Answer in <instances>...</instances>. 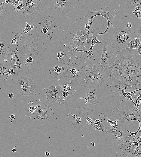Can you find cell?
Segmentation results:
<instances>
[{
  "mask_svg": "<svg viewBox=\"0 0 141 157\" xmlns=\"http://www.w3.org/2000/svg\"><path fill=\"white\" fill-rule=\"evenodd\" d=\"M50 153L49 151H46L45 152V155L47 156H49L50 155Z\"/></svg>",
  "mask_w": 141,
  "mask_h": 157,
  "instance_id": "8d00e7d4",
  "label": "cell"
},
{
  "mask_svg": "<svg viewBox=\"0 0 141 157\" xmlns=\"http://www.w3.org/2000/svg\"><path fill=\"white\" fill-rule=\"evenodd\" d=\"M118 149L123 157H141V144L134 137H127L118 144Z\"/></svg>",
  "mask_w": 141,
  "mask_h": 157,
  "instance_id": "277c9868",
  "label": "cell"
},
{
  "mask_svg": "<svg viewBox=\"0 0 141 157\" xmlns=\"http://www.w3.org/2000/svg\"><path fill=\"white\" fill-rule=\"evenodd\" d=\"M78 80L81 85L86 88L98 87L107 81L104 69L97 60L83 69L79 75Z\"/></svg>",
  "mask_w": 141,
  "mask_h": 157,
  "instance_id": "7a4b0ae2",
  "label": "cell"
},
{
  "mask_svg": "<svg viewBox=\"0 0 141 157\" xmlns=\"http://www.w3.org/2000/svg\"><path fill=\"white\" fill-rule=\"evenodd\" d=\"M32 58L30 56L29 57H27L26 58V62L27 63H31L32 62Z\"/></svg>",
  "mask_w": 141,
  "mask_h": 157,
  "instance_id": "f546056e",
  "label": "cell"
},
{
  "mask_svg": "<svg viewBox=\"0 0 141 157\" xmlns=\"http://www.w3.org/2000/svg\"><path fill=\"white\" fill-rule=\"evenodd\" d=\"M91 125L93 128L97 130L102 131H105V127L103 122L98 124H94L91 123Z\"/></svg>",
  "mask_w": 141,
  "mask_h": 157,
  "instance_id": "603a6c76",
  "label": "cell"
},
{
  "mask_svg": "<svg viewBox=\"0 0 141 157\" xmlns=\"http://www.w3.org/2000/svg\"><path fill=\"white\" fill-rule=\"evenodd\" d=\"M27 56L17 49L9 47L4 60L16 73L23 72Z\"/></svg>",
  "mask_w": 141,
  "mask_h": 157,
  "instance_id": "3957f363",
  "label": "cell"
},
{
  "mask_svg": "<svg viewBox=\"0 0 141 157\" xmlns=\"http://www.w3.org/2000/svg\"><path fill=\"white\" fill-rule=\"evenodd\" d=\"M106 136L112 143L119 144L127 137L126 134L122 130L120 126L109 125L105 128Z\"/></svg>",
  "mask_w": 141,
  "mask_h": 157,
  "instance_id": "8fae6325",
  "label": "cell"
},
{
  "mask_svg": "<svg viewBox=\"0 0 141 157\" xmlns=\"http://www.w3.org/2000/svg\"><path fill=\"white\" fill-rule=\"evenodd\" d=\"M86 119L87 120L86 123L87 124H91L92 121V119L88 117L86 118Z\"/></svg>",
  "mask_w": 141,
  "mask_h": 157,
  "instance_id": "d6a6232c",
  "label": "cell"
},
{
  "mask_svg": "<svg viewBox=\"0 0 141 157\" xmlns=\"http://www.w3.org/2000/svg\"><path fill=\"white\" fill-rule=\"evenodd\" d=\"M131 4L133 6L137 7L141 5V0H130Z\"/></svg>",
  "mask_w": 141,
  "mask_h": 157,
  "instance_id": "cb8c5ba5",
  "label": "cell"
},
{
  "mask_svg": "<svg viewBox=\"0 0 141 157\" xmlns=\"http://www.w3.org/2000/svg\"><path fill=\"white\" fill-rule=\"evenodd\" d=\"M91 29L90 27V25L88 24H85L84 27V30L87 32H90Z\"/></svg>",
  "mask_w": 141,
  "mask_h": 157,
  "instance_id": "f1b7e54d",
  "label": "cell"
},
{
  "mask_svg": "<svg viewBox=\"0 0 141 157\" xmlns=\"http://www.w3.org/2000/svg\"><path fill=\"white\" fill-rule=\"evenodd\" d=\"M62 91V87L59 84L51 85L47 88L45 93L47 100L51 103H55L60 97Z\"/></svg>",
  "mask_w": 141,
  "mask_h": 157,
  "instance_id": "5bb4252c",
  "label": "cell"
},
{
  "mask_svg": "<svg viewBox=\"0 0 141 157\" xmlns=\"http://www.w3.org/2000/svg\"><path fill=\"white\" fill-rule=\"evenodd\" d=\"M76 121L77 123H79L81 122V119L80 118H77L76 119Z\"/></svg>",
  "mask_w": 141,
  "mask_h": 157,
  "instance_id": "d590c367",
  "label": "cell"
},
{
  "mask_svg": "<svg viewBox=\"0 0 141 157\" xmlns=\"http://www.w3.org/2000/svg\"><path fill=\"white\" fill-rule=\"evenodd\" d=\"M93 34V37L91 41V45L89 49L87 51H84V49L79 50V52H82L87 53L89 51L93 53L92 50L94 45L97 43H100L103 45L105 43L108 42L109 37V34L106 33L104 34H100L99 33L102 31L100 30L98 27L91 31Z\"/></svg>",
  "mask_w": 141,
  "mask_h": 157,
  "instance_id": "4fadbf2b",
  "label": "cell"
},
{
  "mask_svg": "<svg viewBox=\"0 0 141 157\" xmlns=\"http://www.w3.org/2000/svg\"><path fill=\"white\" fill-rule=\"evenodd\" d=\"M117 114L120 116L119 121L125 126L132 123L134 120L138 121L140 126L141 111L138 109L123 111L116 108Z\"/></svg>",
  "mask_w": 141,
  "mask_h": 157,
  "instance_id": "30bf717a",
  "label": "cell"
},
{
  "mask_svg": "<svg viewBox=\"0 0 141 157\" xmlns=\"http://www.w3.org/2000/svg\"><path fill=\"white\" fill-rule=\"evenodd\" d=\"M72 38L73 43L81 48L85 47L89 48L91 45V41L93 37L92 32H87L84 30L78 31L76 34H73Z\"/></svg>",
  "mask_w": 141,
  "mask_h": 157,
  "instance_id": "7c38bea8",
  "label": "cell"
},
{
  "mask_svg": "<svg viewBox=\"0 0 141 157\" xmlns=\"http://www.w3.org/2000/svg\"><path fill=\"white\" fill-rule=\"evenodd\" d=\"M54 10L59 14L68 12L72 5L71 2L67 0H54Z\"/></svg>",
  "mask_w": 141,
  "mask_h": 157,
  "instance_id": "2e32d148",
  "label": "cell"
},
{
  "mask_svg": "<svg viewBox=\"0 0 141 157\" xmlns=\"http://www.w3.org/2000/svg\"><path fill=\"white\" fill-rule=\"evenodd\" d=\"M16 85L18 91L22 95L31 96L35 92V84L30 78L26 76L20 78L17 81Z\"/></svg>",
  "mask_w": 141,
  "mask_h": 157,
  "instance_id": "9c48e42d",
  "label": "cell"
},
{
  "mask_svg": "<svg viewBox=\"0 0 141 157\" xmlns=\"http://www.w3.org/2000/svg\"><path fill=\"white\" fill-rule=\"evenodd\" d=\"M117 50L113 43L108 42L103 45L100 64L104 69L111 66L115 62Z\"/></svg>",
  "mask_w": 141,
  "mask_h": 157,
  "instance_id": "52a82bcc",
  "label": "cell"
},
{
  "mask_svg": "<svg viewBox=\"0 0 141 157\" xmlns=\"http://www.w3.org/2000/svg\"><path fill=\"white\" fill-rule=\"evenodd\" d=\"M12 151L13 152H15L16 151V149L15 148L12 149Z\"/></svg>",
  "mask_w": 141,
  "mask_h": 157,
  "instance_id": "b9f144b4",
  "label": "cell"
},
{
  "mask_svg": "<svg viewBox=\"0 0 141 157\" xmlns=\"http://www.w3.org/2000/svg\"><path fill=\"white\" fill-rule=\"evenodd\" d=\"M125 9L129 16L136 19L141 18V5L135 7L132 5L130 0L126 2L125 5Z\"/></svg>",
  "mask_w": 141,
  "mask_h": 157,
  "instance_id": "ac0fdd59",
  "label": "cell"
},
{
  "mask_svg": "<svg viewBox=\"0 0 141 157\" xmlns=\"http://www.w3.org/2000/svg\"><path fill=\"white\" fill-rule=\"evenodd\" d=\"M48 29L46 27H43L42 30V32L44 34H46L48 32Z\"/></svg>",
  "mask_w": 141,
  "mask_h": 157,
  "instance_id": "836d02e7",
  "label": "cell"
},
{
  "mask_svg": "<svg viewBox=\"0 0 141 157\" xmlns=\"http://www.w3.org/2000/svg\"><path fill=\"white\" fill-rule=\"evenodd\" d=\"M97 92L95 88H90L87 91L84 95V98L85 100V103L92 104L95 102L97 100Z\"/></svg>",
  "mask_w": 141,
  "mask_h": 157,
  "instance_id": "ffe728a7",
  "label": "cell"
},
{
  "mask_svg": "<svg viewBox=\"0 0 141 157\" xmlns=\"http://www.w3.org/2000/svg\"><path fill=\"white\" fill-rule=\"evenodd\" d=\"M5 2L7 3V4H9L11 2V1H10V0H5Z\"/></svg>",
  "mask_w": 141,
  "mask_h": 157,
  "instance_id": "ab89813d",
  "label": "cell"
},
{
  "mask_svg": "<svg viewBox=\"0 0 141 157\" xmlns=\"http://www.w3.org/2000/svg\"><path fill=\"white\" fill-rule=\"evenodd\" d=\"M21 1H11L12 4L14 6H17L19 5L22 3V2H20Z\"/></svg>",
  "mask_w": 141,
  "mask_h": 157,
  "instance_id": "83f0119b",
  "label": "cell"
},
{
  "mask_svg": "<svg viewBox=\"0 0 141 157\" xmlns=\"http://www.w3.org/2000/svg\"><path fill=\"white\" fill-rule=\"evenodd\" d=\"M9 46L4 40L0 39V59H4Z\"/></svg>",
  "mask_w": 141,
  "mask_h": 157,
  "instance_id": "44dd1931",
  "label": "cell"
},
{
  "mask_svg": "<svg viewBox=\"0 0 141 157\" xmlns=\"http://www.w3.org/2000/svg\"><path fill=\"white\" fill-rule=\"evenodd\" d=\"M9 117L11 118V120L14 119H15V116L14 115L12 114L11 115L10 117Z\"/></svg>",
  "mask_w": 141,
  "mask_h": 157,
  "instance_id": "f35d334b",
  "label": "cell"
},
{
  "mask_svg": "<svg viewBox=\"0 0 141 157\" xmlns=\"http://www.w3.org/2000/svg\"><path fill=\"white\" fill-rule=\"evenodd\" d=\"M64 54L62 52H59L57 54V57L60 60L63 59L64 57Z\"/></svg>",
  "mask_w": 141,
  "mask_h": 157,
  "instance_id": "4316f807",
  "label": "cell"
},
{
  "mask_svg": "<svg viewBox=\"0 0 141 157\" xmlns=\"http://www.w3.org/2000/svg\"><path fill=\"white\" fill-rule=\"evenodd\" d=\"M141 39L135 38L128 43L127 48L137 49L138 47L141 44Z\"/></svg>",
  "mask_w": 141,
  "mask_h": 157,
  "instance_id": "7402d4cb",
  "label": "cell"
},
{
  "mask_svg": "<svg viewBox=\"0 0 141 157\" xmlns=\"http://www.w3.org/2000/svg\"><path fill=\"white\" fill-rule=\"evenodd\" d=\"M16 73L4 60L0 59V80L6 82Z\"/></svg>",
  "mask_w": 141,
  "mask_h": 157,
  "instance_id": "9a60e30c",
  "label": "cell"
},
{
  "mask_svg": "<svg viewBox=\"0 0 141 157\" xmlns=\"http://www.w3.org/2000/svg\"><path fill=\"white\" fill-rule=\"evenodd\" d=\"M14 97V94L12 93H10L8 95V97L10 98H12Z\"/></svg>",
  "mask_w": 141,
  "mask_h": 157,
  "instance_id": "74e56055",
  "label": "cell"
},
{
  "mask_svg": "<svg viewBox=\"0 0 141 157\" xmlns=\"http://www.w3.org/2000/svg\"><path fill=\"white\" fill-rule=\"evenodd\" d=\"M101 16L105 18L107 20L108 25L107 28L103 32L100 33V34H104L108 33L111 27V24L115 18V15H112L109 11L108 8L105 6L104 10L96 11H89L84 17V22L85 24H88L90 27L91 29L92 30L95 29L93 25V18L97 16Z\"/></svg>",
  "mask_w": 141,
  "mask_h": 157,
  "instance_id": "8992f818",
  "label": "cell"
},
{
  "mask_svg": "<svg viewBox=\"0 0 141 157\" xmlns=\"http://www.w3.org/2000/svg\"><path fill=\"white\" fill-rule=\"evenodd\" d=\"M141 130L140 129L138 133H137L136 134V135L135 137L134 138L140 144H141Z\"/></svg>",
  "mask_w": 141,
  "mask_h": 157,
  "instance_id": "484cf974",
  "label": "cell"
},
{
  "mask_svg": "<svg viewBox=\"0 0 141 157\" xmlns=\"http://www.w3.org/2000/svg\"><path fill=\"white\" fill-rule=\"evenodd\" d=\"M116 54L115 62L104 69L107 85L127 92L140 90L141 57L137 49L127 48Z\"/></svg>",
  "mask_w": 141,
  "mask_h": 157,
  "instance_id": "6da1fadb",
  "label": "cell"
},
{
  "mask_svg": "<svg viewBox=\"0 0 141 157\" xmlns=\"http://www.w3.org/2000/svg\"><path fill=\"white\" fill-rule=\"evenodd\" d=\"M13 11V8L11 2L7 4L5 0H0V19L7 18Z\"/></svg>",
  "mask_w": 141,
  "mask_h": 157,
  "instance_id": "d6986e66",
  "label": "cell"
},
{
  "mask_svg": "<svg viewBox=\"0 0 141 157\" xmlns=\"http://www.w3.org/2000/svg\"><path fill=\"white\" fill-rule=\"evenodd\" d=\"M127 27L128 28H131L132 27L131 24L129 22L127 25Z\"/></svg>",
  "mask_w": 141,
  "mask_h": 157,
  "instance_id": "e575fe53",
  "label": "cell"
},
{
  "mask_svg": "<svg viewBox=\"0 0 141 157\" xmlns=\"http://www.w3.org/2000/svg\"><path fill=\"white\" fill-rule=\"evenodd\" d=\"M135 33L137 38L141 39V25L138 27L136 30V31H134Z\"/></svg>",
  "mask_w": 141,
  "mask_h": 157,
  "instance_id": "d4e9b609",
  "label": "cell"
},
{
  "mask_svg": "<svg viewBox=\"0 0 141 157\" xmlns=\"http://www.w3.org/2000/svg\"><path fill=\"white\" fill-rule=\"evenodd\" d=\"M112 37L116 47L121 50L127 48L128 43L135 38H137L134 31L124 28L118 27L113 31Z\"/></svg>",
  "mask_w": 141,
  "mask_h": 157,
  "instance_id": "5b68a950",
  "label": "cell"
},
{
  "mask_svg": "<svg viewBox=\"0 0 141 157\" xmlns=\"http://www.w3.org/2000/svg\"><path fill=\"white\" fill-rule=\"evenodd\" d=\"M23 5L22 3L18 5L17 7V8L18 10H22L23 9Z\"/></svg>",
  "mask_w": 141,
  "mask_h": 157,
  "instance_id": "4dcf8cb0",
  "label": "cell"
},
{
  "mask_svg": "<svg viewBox=\"0 0 141 157\" xmlns=\"http://www.w3.org/2000/svg\"><path fill=\"white\" fill-rule=\"evenodd\" d=\"M52 108L45 104L38 107L33 113L35 121L38 124L47 125L53 114Z\"/></svg>",
  "mask_w": 141,
  "mask_h": 157,
  "instance_id": "ba28073f",
  "label": "cell"
},
{
  "mask_svg": "<svg viewBox=\"0 0 141 157\" xmlns=\"http://www.w3.org/2000/svg\"><path fill=\"white\" fill-rule=\"evenodd\" d=\"M22 4L23 9L30 14L40 10L42 7V3L39 0H23Z\"/></svg>",
  "mask_w": 141,
  "mask_h": 157,
  "instance_id": "e0dca14e",
  "label": "cell"
},
{
  "mask_svg": "<svg viewBox=\"0 0 141 157\" xmlns=\"http://www.w3.org/2000/svg\"><path fill=\"white\" fill-rule=\"evenodd\" d=\"M91 145L93 146H95V143L94 142H92L91 143Z\"/></svg>",
  "mask_w": 141,
  "mask_h": 157,
  "instance_id": "60d3db41",
  "label": "cell"
},
{
  "mask_svg": "<svg viewBox=\"0 0 141 157\" xmlns=\"http://www.w3.org/2000/svg\"><path fill=\"white\" fill-rule=\"evenodd\" d=\"M137 51L140 56H141V44H140L137 49Z\"/></svg>",
  "mask_w": 141,
  "mask_h": 157,
  "instance_id": "1f68e13d",
  "label": "cell"
}]
</instances>
